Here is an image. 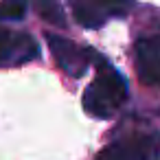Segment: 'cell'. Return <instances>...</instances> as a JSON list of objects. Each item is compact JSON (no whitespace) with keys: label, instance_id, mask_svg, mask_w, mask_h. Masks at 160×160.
<instances>
[{"label":"cell","instance_id":"6da1fadb","mask_svg":"<svg viewBox=\"0 0 160 160\" xmlns=\"http://www.w3.org/2000/svg\"><path fill=\"white\" fill-rule=\"evenodd\" d=\"M127 101V81L125 77L105 59H97V75L83 92V110L92 118L108 121L112 118Z\"/></svg>","mask_w":160,"mask_h":160},{"label":"cell","instance_id":"7a4b0ae2","mask_svg":"<svg viewBox=\"0 0 160 160\" xmlns=\"http://www.w3.org/2000/svg\"><path fill=\"white\" fill-rule=\"evenodd\" d=\"M158 156H160V134L134 132L103 147L97 160H158Z\"/></svg>","mask_w":160,"mask_h":160},{"label":"cell","instance_id":"3957f363","mask_svg":"<svg viewBox=\"0 0 160 160\" xmlns=\"http://www.w3.org/2000/svg\"><path fill=\"white\" fill-rule=\"evenodd\" d=\"M46 42L51 46V53H53L57 66L70 77H81L90 68V64H97V59H99V55L92 48H83L62 35L46 33Z\"/></svg>","mask_w":160,"mask_h":160},{"label":"cell","instance_id":"277c9868","mask_svg":"<svg viewBox=\"0 0 160 160\" xmlns=\"http://www.w3.org/2000/svg\"><path fill=\"white\" fill-rule=\"evenodd\" d=\"M40 57V46L29 33L0 27V68L22 66Z\"/></svg>","mask_w":160,"mask_h":160},{"label":"cell","instance_id":"5b68a950","mask_svg":"<svg viewBox=\"0 0 160 160\" xmlns=\"http://www.w3.org/2000/svg\"><path fill=\"white\" fill-rule=\"evenodd\" d=\"M134 5L132 2H112V0H83L72 5V18L83 29H99L112 18L125 16Z\"/></svg>","mask_w":160,"mask_h":160},{"label":"cell","instance_id":"8992f818","mask_svg":"<svg viewBox=\"0 0 160 160\" xmlns=\"http://www.w3.org/2000/svg\"><path fill=\"white\" fill-rule=\"evenodd\" d=\"M136 75L145 86H160V33L145 35L134 44Z\"/></svg>","mask_w":160,"mask_h":160},{"label":"cell","instance_id":"52a82bcc","mask_svg":"<svg viewBox=\"0 0 160 160\" xmlns=\"http://www.w3.org/2000/svg\"><path fill=\"white\" fill-rule=\"evenodd\" d=\"M38 11L42 13L44 20H48V22H53L57 27H64L66 24L64 13H62V9H59L57 2H38Z\"/></svg>","mask_w":160,"mask_h":160},{"label":"cell","instance_id":"ba28073f","mask_svg":"<svg viewBox=\"0 0 160 160\" xmlns=\"http://www.w3.org/2000/svg\"><path fill=\"white\" fill-rule=\"evenodd\" d=\"M27 11L24 2H2L0 5V20H20Z\"/></svg>","mask_w":160,"mask_h":160}]
</instances>
